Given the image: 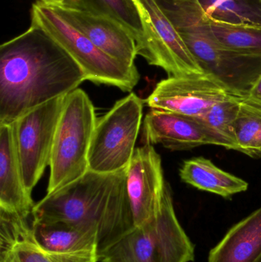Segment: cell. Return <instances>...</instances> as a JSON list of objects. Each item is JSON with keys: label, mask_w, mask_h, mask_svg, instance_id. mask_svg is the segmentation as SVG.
<instances>
[{"label": "cell", "mask_w": 261, "mask_h": 262, "mask_svg": "<svg viewBox=\"0 0 261 262\" xmlns=\"http://www.w3.org/2000/svg\"><path fill=\"white\" fill-rule=\"evenodd\" d=\"M32 21L49 34L82 69L86 80L130 92L139 82L137 68H130L108 56L53 8L38 1L32 5Z\"/></svg>", "instance_id": "6"}, {"label": "cell", "mask_w": 261, "mask_h": 262, "mask_svg": "<svg viewBox=\"0 0 261 262\" xmlns=\"http://www.w3.org/2000/svg\"><path fill=\"white\" fill-rule=\"evenodd\" d=\"M45 5L57 7H67L81 9L80 0H40Z\"/></svg>", "instance_id": "25"}, {"label": "cell", "mask_w": 261, "mask_h": 262, "mask_svg": "<svg viewBox=\"0 0 261 262\" xmlns=\"http://www.w3.org/2000/svg\"><path fill=\"white\" fill-rule=\"evenodd\" d=\"M32 229L34 240L44 252H98L99 234L98 229L90 225L33 221Z\"/></svg>", "instance_id": "16"}, {"label": "cell", "mask_w": 261, "mask_h": 262, "mask_svg": "<svg viewBox=\"0 0 261 262\" xmlns=\"http://www.w3.org/2000/svg\"><path fill=\"white\" fill-rule=\"evenodd\" d=\"M143 110V100L130 93L98 119L89 151L88 170L113 173L128 166L136 150Z\"/></svg>", "instance_id": "7"}, {"label": "cell", "mask_w": 261, "mask_h": 262, "mask_svg": "<svg viewBox=\"0 0 261 262\" xmlns=\"http://www.w3.org/2000/svg\"><path fill=\"white\" fill-rule=\"evenodd\" d=\"M179 177L182 182L193 187L224 198H230L248 189L246 181L222 170L211 160L202 157L184 161Z\"/></svg>", "instance_id": "18"}, {"label": "cell", "mask_w": 261, "mask_h": 262, "mask_svg": "<svg viewBox=\"0 0 261 262\" xmlns=\"http://www.w3.org/2000/svg\"><path fill=\"white\" fill-rule=\"evenodd\" d=\"M202 21L210 35L222 46L241 53L261 57V26L222 23L208 16L205 11Z\"/></svg>", "instance_id": "19"}, {"label": "cell", "mask_w": 261, "mask_h": 262, "mask_svg": "<svg viewBox=\"0 0 261 262\" xmlns=\"http://www.w3.org/2000/svg\"><path fill=\"white\" fill-rule=\"evenodd\" d=\"M0 262H52L35 243L26 218L0 211Z\"/></svg>", "instance_id": "17"}, {"label": "cell", "mask_w": 261, "mask_h": 262, "mask_svg": "<svg viewBox=\"0 0 261 262\" xmlns=\"http://www.w3.org/2000/svg\"><path fill=\"white\" fill-rule=\"evenodd\" d=\"M127 167L113 173L88 170L34 206V222L90 225L99 234L98 255L134 227L127 190Z\"/></svg>", "instance_id": "2"}, {"label": "cell", "mask_w": 261, "mask_h": 262, "mask_svg": "<svg viewBox=\"0 0 261 262\" xmlns=\"http://www.w3.org/2000/svg\"><path fill=\"white\" fill-rule=\"evenodd\" d=\"M208 16L239 26H261V0H199Z\"/></svg>", "instance_id": "21"}, {"label": "cell", "mask_w": 261, "mask_h": 262, "mask_svg": "<svg viewBox=\"0 0 261 262\" xmlns=\"http://www.w3.org/2000/svg\"><path fill=\"white\" fill-rule=\"evenodd\" d=\"M248 97L261 103V76L258 78L253 89H251Z\"/></svg>", "instance_id": "26"}, {"label": "cell", "mask_w": 261, "mask_h": 262, "mask_svg": "<svg viewBox=\"0 0 261 262\" xmlns=\"http://www.w3.org/2000/svg\"><path fill=\"white\" fill-rule=\"evenodd\" d=\"M242 98L237 95H228L213 105L203 116L199 117L210 128L222 136L229 143L231 149L234 150L236 149L234 124Z\"/></svg>", "instance_id": "23"}, {"label": "cell", "mask_w": 261, "mask_h": 262, "mask_svg": "<svg viewBox=\"0 0 261 262\" xmlns=\"http://www.w3.org/2000/svg\"><path fill=\"white\" fill-rule=\"evenodd\" d=\"M230 95L223 85L208 75L168 77L157 83L145 102L151 109L202 117Z\"/></svg>", "instance_id": "10"}, {"label": "cell", "mask_w": 261, "mask_h": 262, "mask_svg": "<svg viewBox=\"0 0 261 262\" xmlns=\"http://www.w3.org/2000/svg\"><path fill=\"white\" fill-rule=\"evenodd\" d=\"M167 184L160 156L153 145L136 148L127 170V190L134 227L155 216Z\"/></svg>", "instance_id": "12"}, {"label": "cell", "mask_w": 261, "mask_h": 262, "mask_svg": "<svg viewBox=\"0 0 261 262\" xmlns=\"http://www.w3.org/2000/svg\"><path fill=\"white\" fill-rule=\"evenodd\" d=\"M64 98L52 100L12 123L25 185L30 192L50 166L55 131Z\"/></svg>", "instance_id": "9"}, {"label": "cell", "mask_w": 261, "mask_h": 262, "mask_svg": "<svg viewBox=\"0 0 261 262\" xmlns=\"http://www.w3.org/2000/svg\"><path fill=\"white\" fill-rule=\"evenodd\" d=\"M98 258L101 262L195 261V246L178 220L168 184L155 216L133 227Z\"/></svg>", "instance_id": "4"}, {"label": "cell", "mask_w": 261, "mask_h": 262, "mask_svg": "<svg viewBox=\"0 0 261 262\" xmlns=\"http://www.w3.org/2000/svg\"><path fill=\"white\" fill-rule=\"evenodd\" d=\"M160 3L205 75L231 95L248 97L261 76V57L247 55L218 42L202 21L199 0H170Z\"/></svg>", "instance_id": "3"}, {"label": "cell", "mask_w": 261, "mask_h": 262, "mask_svg": "<svg viewBox=\"0 0 261 262\" xmlns=\"http://www.w3.org/2000/svg\"><path fill=\"white\" fill-rule=\"evenodd\" d=\"M96 114L91 100L77 89L64 98L55 131L47 195L76 181L88 171V155Z\"/></svg>", "instance_id": "5"}, {"label": "cell", "mask_w": 261, "mask_h": 262, "mask_svg": "<svg viewBox=\"0 0 261 262\" xmlns=\"http://www.w3.org/2000/svg\"><path fill=\"white\" fill-rule=\"evenodd\" d=\"M99 262H101V261H99Z\"/></svg>", "instance_id": "27"}, {"label": "cell", "mask_w": 261, "mask_h": 262, "mask_svg": "<svg viewBox=\"0 0 261 262\" xmlns=\"http://www.w3.org/2000/svg\"><path fill=\"white\" fill-rule=\"evenodd\" d=\"M44 252L52 262H99L98 252L97 250L58 253Z\"/></svg>", "instance_id": "24"}, {"label": "cell", "mask_w": 261, "mask_h": 262, "mask_svg": "<svg viewBox=\"0 0 261 262\" xmlns=\"http://www.w3.org/2000/svg\"><path fill=\"white\" fill-rule=\"evenodd\" d=\"M140 17L144 38L137 46L150 66L163 69L169 77L205 75L158 0H133Z\"/></svg>", "instance_id": "8"}, {"label": "cell", "mask_w": 261, "mask_h": 262, "mask_svg": "<svg viewBox=\"0 0 261 262\" xmlns=\"http://www.w3.org/2000/svg\"><path fill=\"white\" fill-rule=\"evenodd\" d=\"M144 144H161L173 151L188 150L202 145L231 149L229 143L199 117L151 109L143 126Z\"/></svg>", "instance_id": "11"}, {"label": "cell", "mask_w": 261, "mask_h": 262, "mask_svg": "<svg viewBox=\"0 0 261 262\" xmlns=\"http://www.w3.org/2000/svg\"><path fill=\"white\" fill-rule=\"evenodd\" d=\"M208 262H261V207L227 232Z\"/></svg>", "instance_id": "15"}, {"label": "cell", "mask_w": 261, "mask_h": 262, "mask_svg": "<svg viewBox=\"0 0 261 262\" xmlns=\"http://www.w3.org/2000/svg\"><path fill=\"white\" fill-rule=\"evenodd\" d=\"M86 81L75 60L42 29L31 24L0 47V125L52 100L66 96Z\"/></svg>", "instance_id": "1"}, {"label": "cell", "mask_w": 261, "mask_h": 262, "mask_svg": "<svg viewBox=\"0 0 261 262\" xmlns=\"http://www.w3.org/2000/svg\"><path fill=\"white\" fill-rule=\"evenodd\" d=\"M51 7L108 56L124 66L136 67V39L133 34L122 23L111 17L81 9Z\"/></svg>", "instance_id": "13"}, {"label": "cell", "mask_w": 261, "mask_h": 262, "mask_svg": "<svg viewBox=\"0 0 261 262\" xmlns=\"http://www.w3.org/2000/svg\"><path fill=\"white\" fill-rule=\"evenodd\" d=\"M81 10L117 20L134 35L136 48L144 38L142 23L133 0H80Z\"/></svg>", "instance_id": "22"}, {"label": "cell", "mask_w": 261, "mask_h": 262, "mask_svg": "<svg viewBox=\"0 0 261 262\" xmlns=\"http://www.w3.org/2000/svg\"><path fill=\"white\" fill-rule=\"evenodd\" d=\"M235 150L261 158V103L243 97L234 124Z\"/></svg>", "instance_id": "20"}, {"label": "cell", "mask_w": 261, "mask_h": 262, "mask_svg": "<svg viewBox=\"0 0 261 262\" xmlns=\"http://www.w3.org/2000/svg\"><path fill=\"white\" fill-rule=\"evenodd\" d=\"M26 189L17 152L13 125H0V211L27 219L34 206Z\"/></svg>", "instance_id": "14"}]
</instances>
